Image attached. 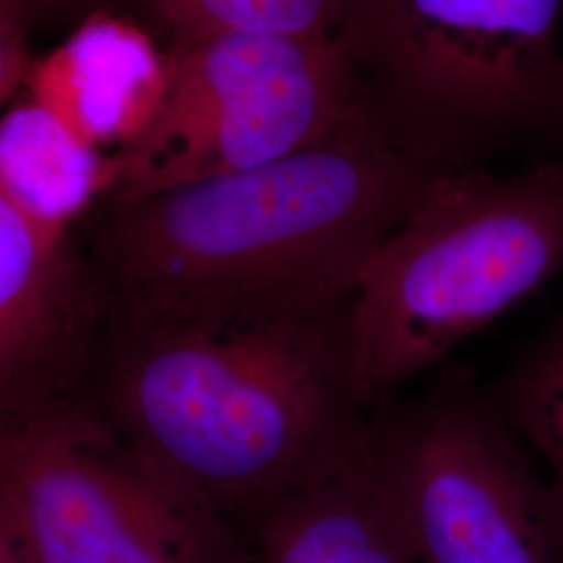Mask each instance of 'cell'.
<instances>
[{
  "label": "cell",
  "instance_id": "cell-1",
  "mask_svg": "<svg viewBox=\"0 0 563 563\" xmlns=\"http://www.w3.org/2000/svg\"><path fill=\"white\" fill-rule=\"evenodd\" d=\"M439 174L367 113L280 162L99 201L86 253L109 328L342 311L365 263Z\"/></svg>",
  "mask_w": 563,
  "mask_h": 563
},
{
  "label": "cell",
  "instance_id": "cell-2",
  "mask_svg": "<svg viewBox=\"0 0 563 563\" xmlns=\"http://www.w3.org/2000/svg\"><path fill=\"white\" fill-rule=\"evenodd\" d=\"M344 320L109 328L84 401L249 537L367 451Z\"/></svg>",
  "mask_w": 563,
  "mask_h": 563
},
{
  "label": "cell",
  "instance_id": "cell-3",
  "mask_svg": "<svg viewBox=\"0 0 563 563\" xmlns=\"http://www.w3.org/2000/svg\"><path fill=\"white\" fill-rule=\"evenodd\" d=\"M563 269V157L511 176H434L374 251L346 305L349 360L372 411Z\"/></svg>",
  "mask_w": 563,
  "mask_h": 563
},
{
  "label": "cell",
  "instance_id": "cell-4",
  "mask_svg": "<svg viewBox=\"0 0 563 563\" xmlns=\"http://www.w3.org/2000/svg\"><path fill=\"white\" fill-rule=\"evenodd\" d=\"M563 0H353L341 41L372 118L437 172L563 142Z\"/></svg>",
  "mask_w": 563,
  "mask_h": 563
},
{
  "label": "cell",
  "instance_id": "cell-5",
  "mask_svg": "<svg viewBox=\"0 0 563 563\" xmlns=\"http://www.w3.org/2000/svg\"><path fill=\"white\" fill-rule=\"evenodd\" d=\"M369 113L339 38L218 34L172 42L162 102L113 155L101 201L280 162Z\"/></svg>",
  "mask_w": 563,
  "mask_h": 563
},
{
  "label": "cell",
  "instance_id": "cell-6",
  "mask_svg": "<svg viewBox=\"0 0 563 563\" xmlns=\"http://www.w3.org/2000/svg\"><path fill=\"white\" fill-rule=\"evenodd\" d=\"M0 509L42 563H255L244 530L84 399L2 420Z\"/></svg>",
  "mask_w": 563,
  "mask_h": 563
},
{
  "label": "cell",
  "instance_id": "cell-7",
  "mask_svg": "<svg viewBox=\"0 0 563 563\" xmlns=\"http://www.w3.org/2000/svg\"><path fill=\"white\" fill-rule=\"evenodd\" d=\"M367 457L420 563H563V514L523 441L462 367L369 411Z\"/></svg>",
  "mask_w": 563,
  "mask_h": 563
},
{
  "label": "cell",
  "instance_id": "cell-8",
  "mask_svg": "<svg viewBox=\"0 0 563 563\" xmlns=\"http://www.w3.org/2000/svg\"><path fill=\"white\" fill-rule=\"evenodd\" d=\"M74 225L0 197L2 420L80 401L101 362L109 301Z\"/></svg>",
  "mask_w": 563,
  "mask_h": 563
},
{
  "label": "cell",
  "instance_id": "cell-9",
  "mask_svg": "<svg viewBox=\"0 0 563 563\" xmlns=\"http://www.w3.org/2000/svg\"><path fill=\"white\" fill-rule=\"evenodd\" d=\"M167 84L162 53L132 21L97 11L55 51L34 60L23 88L81 139L118 155L153 120Z\"/></svg>",
  "mask_w": 563,
  "mask_h": 563
},
{
  "label": "cell",
  "instance_id": "cell-10",
  "mask_svg": "<svg viewBox=\"0 0 563 563\" xmlns=\"http://www.w3.org/2000/svg\"><path fill=\"white\" fill-rule=\"evenodd\" d=\"M249 541L255 563H420L399 504L367 451L263 516Z\"/></svg>",
  "mask_w": 563,
  "mask_h": 563
},
{
  "label": "cell",
  "instance_id": "cell-11",
  "mask_svg": "<svg viewBox=\"0 0 563 563\" xmlns=\"http://www.w3.org/2000/svg\"><path fill=\"white\" fill-rule=\"evenodd\" d=\"M113 157L74 132L34 99L15 102L0 121V197L34 216L76 223L101 201Z\"/></svg>",
  "mask_w": 563,
  "mask_h": 563
},
{
  "label": "cell",
  "instance_id": "cell-12",
  "mask_svg": "<svg viewBox=\"0 0 563 563\" xmlns=\"http://www.w3.org/2000/svg\"><path fill=\"white\" fill-rule=\"evenodd\" d=\"M486 395L511 430L543 457L563 514V311L486 386Z\"/></svg>",
  "mask_w": 563,
  "mask_h": 563
},
{
  "label": "cell",
  "instance_id": "cell-13",
  "mask_svg": "<svg viewBox=\"0 0 563 563\" xmlns=\"http://www.w3.org/2000/svg\"><path fill=\"white\" fill-rule=\"evenodd\" d=\"M172 42L218 34L339 38L353 0H144Z\"/></svg>",
  "mask_w": 563,
  "mask_h": 563
},
{
  "label": "cell",
  "instance_id": "cell-14",
  "mask_svg": "<svg viewBox=\"0 0 563 563\" xmlns=\"http://www.w3.org/2000/svg\"><path fill=\"white\" fill-rule=\"evenodd\" d=\"M99 0H0V30L2 42L11 44H25V38L34 23L67 11L78 9H92V13L101 11L97 9Z\"/></svg>",
  "mask_w": 563,
  "mask_h": 563
},
{
  "label": "cell",
  "instance_id": "cell-15",
  "mask_svg": "<svg viewBox=\"0 0 563 563\" xmlns=\"http://www.w3.org/2000/svg\"><path fill=\"white\" fill-rule=\"evenodd\" d=\"M0 563H42L27 532L4 509H0Z\"/></svg>",
  "mask_w": 563,
  "mask_h": 563
}]
</instances>
